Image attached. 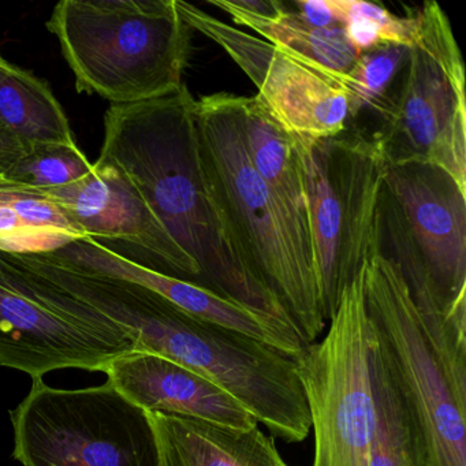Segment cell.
<instances>
[{"mask_svg": "<svg viewBox=\"0 0 466 466\" xmlns=\"http://www.w3.org/2000/svg\"><path fill=\"white\" fill-rule=\"evenodd\" d=\"M196 99L187 86L133 105H111L97 165L121 174L196 261L201 288L266 321L296 357L304 339L282 305L261 288L231 249L201 168Z\"/></svg>", "mask_w": 466, "mask_h": 466, "instance_id": "1", "label": "cell"}, {"mask_svg": "<svg viewBox=\"0 0 466 466\" xmlns=\"http://www.w3.org/2000/svg\"><path fill=\"white\" fill-rule=\"evenodd\" d=\"M201 168L231 249L248 274L282 305L307 345L327 326L315 269L302 258L248 155L241 96L196 100Z\"/></svg>", "mask_w": 466, "mask_h": 466, "instance_id": "2", "label": "cell"}, {"mask_svg": "<svg viewBox=\"0 0 466 466\" xmlns=\"http://www.w3.org/2000/svg\"><path fill=\"white\" fill-rule=\"evenodd\" d=\"M119 323L141 353L165 357L208 379L275 439L299 443L309 436L296 361L280 349L201 320L146 289L125 299Z\"/></svg>", "mask_w": 466, "mask_h": 466, "instance_id": "3", "label": "cell"}, {"mask_svg": "<svg viewBox=\"0 0 466 466\" xmlns=\"http://www.w3.org/2000/svg\"><path fill=\"white\" fill-rule=\"evenodd\" d=\"M373 337L410 406L430 466H466V318L420 315L400 269L376 252L365 263Z\"/></svg>", "mask_w": 466, "mask_h": 466, "instance_id": "4", "label": "cell"}, {"mask_svg": "<svg viewBox=\"0 0 466 466\" xmlns=\"http://www.w3.org/2000/svg\"><path fill=\"white\" fill-rule=\"evenodd\" d=\"M47 29L80 94L133 105L184 86L192 29L177 0H62Z\"/></svg>", "mask_w": 466, "mask_h": 466, "instance_id": "5", "label": "cell"}, {"mask_svg": "<svg viewBox=\"0 0 466 466\" xmlns=\"http://www.w3.org/2000/svg\"><path fill=\"white\" fill-rule=\"evenodd\" d=\"M379 252L394 261L424 318H466V190L443 168L386 163Z\"/></svg>", "mask_w": 466, "mask_h": 466, "instance_id": "6", "label": "cell"}, {"mask_svg": "<svg viewBox=\"0 0 466 466\" xmlns=\"http://www.w3.org/2000/svg\"><path fill=\"white\" fill-rule=\"evenodd\" d=\"M309 207L313 266L327 323L345 289L379 250L386 159L372 136L296 140Z\"/></svg>", "mask_w": 466, "mask_h": 466, "instance_id": "7", "label": "cell"}, {"mask_svg": "<svg viewBox=\"0 0 466 466\" xmlns=\"http://www.w3.org/2000/svg\"><path fill=\"white\" fill-rule=\"evenodd\" d=\"M408 59L372 136L387 165L431 163L466 190L465 69L449 17L425 2Z\"/></svg>", "mask_w": 466, "mask_h": 466, "instance_id": "8", "label": "cell"}, {"mask_svg": "<svg viewBox=\"0 0 466 466\" xmlns=\"http://www.w3.org/2000/svg\"><path fill=\"white\" fill-rule=\"evenodd\" d=\"M10 419L13 457L24 466H160L148 411L108 380L54 389L34 379Z\"/></svg>", "mask_w": 466, "mask_h": 466, "instance_id": "9", "label": "cell"}, {"mask_svg": "<svg viewBox=\"0 0 466 466\" xmlns=\"http://www.w3.org/2000/svg\"><path fill=\"white\" fill-rule=\"evenodd\" d=\"M364 268L343 291L323 339L294 357L315 435L313 466H370L376 405Z\"/></svg>", "mask_w": 466, "mask_h": 466, "instance_id": "10", "label": "cell"}, {"mask_svg": "<svg viewBox=\"0 0 466 466\" xmlns=\"http://www.w3.org/2000/svg\"><path fill=\"white\" fill-rule=\"evenodd\" d=\"M177 2L189 28L236 62L258 88V103L296 140H321L348 130L349 96L334 77L187 2Z\"/></svg>", "mask_w": 466, "mask_h": 466, "instance_id": "11", "label": "cell"}, {"mask_svg": "<svg viewBox=\"0 0 466 466\" xmlns=\"http://www.w3.org/2000/svg\"><path fill=\"white\" fill-rule=\"evenodd\" d=\"M141 353L121 327L78 320L43 299L0 253V365L32 380L51 370L105 372L114 360Z\"/></svg>", "mask_w": 466, "mask_h": 466, "instance_id": "12", "label": "cell"}, {"mask_svg": "<svg viewBox=\"0 0 466 466\" xmlns=\"http://www.w3.org/2000/svg\"><path fill=\"white\" fill-rule=\"evenodd\" d=\"M45 193L86 237L99 242H124L140 256L138 263L143 266L201 286V271L196 261L114 168L94 163V170L86 178Z\"/></svg>", "mask_w": 466, "mask_h": 466, "instance_id": "13", "label": "cell"}, {"mask_svg": "<svg viewBox=\"0 0 466 466\" xmlns=\"http://www.w3.org/2000/svg\"><path fill=\"white\" fill-rule=\"evenodd\" d=\"M105 373L118 391L148 413L185 417L237 431L258 425L225 390L157 354H127L114 360Z\"/></svg>", "mask_w": 466, "mask_h": 466, "instance_id": "14", "label": "cell"}, {"mask_svg": "<svg viewBox=\"0 0 466 466\" xmlns=\"http://www.w3.org/2000/svg\"><path fill=\"white\" fill-rule=\"evenodd\" d=\"M53 253L84 271L140 286L201 320L234 329L285 351L271 327L250 310L196 283L136 263L91 237L75 239Z\"/></svg>", "mask_w": 466, "mask_h": 466, "instance_id": "15", "label": "cell"}, {"mask_svg": "<svg viewBox=\"0 0 466 466\" xmlns=\"http://www.w3.org/2000/svg\"><path fill=\"white\" fill-rule=\"evenodd\" d=\"M241 105L250 162L274 196L302 258L315 269L307 184L296 138L255 96H241Z\"/></svg>", "mask_w": 466, "mask_h": 466, "instance_id": "16", "label": "cell"}, {"mask_svg": "<svg viewBox=\"0 0 466 466\" xmlns=\"http://www.w3.org/2000/svg\"><path fill=\"white\" fill-rule=\"evenodd\" d=\"M160 466H291L260 425L249 431L198 420L148 413Z\"/></svg>", "mask_w": 466, "mask_h": 466, "instance_id": "17", "label": "cell"}, {"mask_svg": "<svg viewBox=\"0 0 466 466\" xmlns=\"http://www.w3.org/2000/svg\"><path fill=\"white\" fill-rule=\"evenodd\" d=\"M208 4L228 13L236 25L249 28L283 53L323 70L345 89L346 78L360 54L349 45L342 26L313 28L282 2H278L277 10L269 15H250L234 6L231 0H209Z\"/></svg>", "mask_w": 466, "mask_h": 466, "instance_id": "18", "label": "cell"}, {"mask_svg": "<svg viewBox=\"0 0 466 466\" xmlns=\"http://www.w3.org/2000/svg\"><path fill=\"white\" fill-rule=\"evenodd\" d=\"M81 238L86 233L47 193L0 177V252H53Z\"/></svg>", "mask_w": 466, "mask_h": 466, "instance_id": "19", "label": "cell"}, {"mask_svg": "<svg viewBox=\"0 0 466 466\" xmlns=\"http://www.w3.org/2000/svg\"><path fill=\"white\" fill-rule=\"evenodd\" d=\"M0 125L28 148L76 144L69 119L50 86L6 59L0 64Z\"/></svg>", "mask_w": 466, "mask_h": 466, "instance_id": "20", "label": "cell"}, {"mask_svg": "<svg viewBox=\"0 0 466 466\" xmlns=\"http://www.w3.org/2000/svg\"><path fill=\"white\" fill-rule=\"evenodd\" d=\"M376 427L370 466H430L427 449L410 406L383 351L372 340Z\"/></svg>", "mask_w": 466, "mask_h": 466, "instance_id": "21", "label": "cell"}, {"mask_svg": "<svg viewBox=\"0 0 466 466\" xmlns=\"http://www.w3.org/2000/svg\"><path fill=\"white\" fill-rule=\"evenodd\" d=\"M329 5L345 32L346 40L357 54L386 45L410 48L413 43L416 34L414 13L398 17L379 5L362 0H329Z\"/></svg>", "mask_w": 466, "mask_h": 466, "instance_id": "22", "label": "cell"}, {"mask_svg": "<svg viewBox=\"0 0 466 466\" xmlns=\"http://www.w3.org/2000/svg\"><path fill=\"white\" fill-rule=\"evenodd\" d=\"M408 56L409 47L397 45L380 46L360 54L345 84L351 119L361 111L378 113L380 110L397 83Z\"/></svg>", "mask_w": 466, "mask_h": 466, "instance_id": "23", "label": "cell"}, {"mask_svg": "<svg viewBox=\"0 0 466 466\" xmlns=\"http://www.w3.org/2000/svg\"><path fill=\"white\" fill-rule=\"evenodd\" d=\"M92 170L94 163L86 159L77 144H54L31 147L5 177L46 192L76 184L89 176Z\"/></svg>", "mask_w": 466, "mask_h": 466, "instance_id": "24", "label": "cell"}, {"mask_svg": "<svg viewBox=\"0 0 466 466\" xmlns=\"http://www.w3.org/2000/svg\"><path fill=\"white\" fill-rule=\"evenodd\" d=\"M294 12L313 28L327 29L340 26L332 12L329 0H296Z\"/></svg>", "mask_w": 466, "mask_h": 466, "instance_id": "25", "label": "cell"}, {"mask_svg": "<svg viewBox=\"0 0 466 466\" xmlns=\"http://www.w3.org/2000/svg\"><path fill=\"white\" fill-rule=\"evenodd\" d=\"M26 151L28 147L0 125V177L6 176Z\"/></svg>", "mask_w": 466, "mask_h": 466, "instance_id": "26", "label": "cell"}, {"mask_svg": "<svg viewBox=\"0 0 466 466\" xmlns=\"http://www.w3.org/2000/svg\"><path fill=\"white\" fill-rule=\"evenodd\" d=\"M4 61H5L4 56H0V64H2V62H4Z\"/></svg>", "mask_w": 466, "mask_h": 466, "instance_id": "27", "label": "cell"}]
</instances>
